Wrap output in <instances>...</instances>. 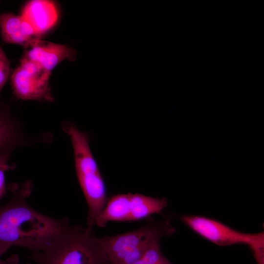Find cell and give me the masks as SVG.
Returning a JSON list of instances; mask_svg holds the SVG:
<instances>
[{"label":"cell","mask_w":264,"mask_h":264,"mask_svg":"<svg viewBox=\"0 0 264 264\" xmlns=\"http://www.w3.org/2000/svg\"><path fill=\"white\" fill-rule=\"evenodd\" d=\"M31 190L30 182L22 184L11 199L0 206V242L23 247L32 253L43 249L69 222L32 207L27 201Z\"/></svg>","instance_id":"6da1fadb"},{"label":"cell","mask_w":264,"mask_h":264,"mask_svg":"<svg viewBox=\"0 0 264 264\" xmlns=\"http://www.w3.org/2000/svg\"><path fill=\"white\" fill-rule=\"evenodd\" d=\"M37 264H111L92 231L69 223L42 250L31 253Z\"/></svg>","instance_id":"7a4b0ae2"},{"label":"cell","mask_w":264,"mask_h":264,"mask_svg":"<svg viewBox=\"0 0 264 264\" xmlns=\"http://www.w3.org/2000/svg\"><path fill=\"white\" fill-rule=\"evenodd\" d=\"M62 128L71 141L77 177L88 204L86 227L92 231L108 199L106 184L91 151L87 135L68 122H65Z\"/></svg>","instance_id":"3957f363"},{"label":"cell","mask_w":264,"mask_h":264,"mask_svg":"<svg viewBox=\"0 0 264 264\" xmlns=\"http://www.w3.org/2000/svg\"><path fill=\"white\" fill-rule=\"evenodd\" d=\"M175 230L170 220L164 219L124 233L99 238V241L111 264H132L153 243Z\"/></svg>","instance_id":"277c9868"},{"label":"cell","mask_w":264,"mask_h":264,"mask_svg":"<svg viewBox=\"0 0 264 264\" xmlns=\"http://www.w3.org/2000/svg\"><path fill=\"white\" fill-rule=\"evenodd\" d=\"M181 220L197 234L217 245H247L258 264H264L263 232L256 234L241 232L216 220L200 216H183Z\"/></svg>","instance_id":"5b68a950"},{"label":"cell","mask_w":264,"mask_h":264,"mask_svg":"<svg viewBox=\"0 0 264 264\" xmlns=\"http://www.w3.org/2000/svg\"><path fill=\"white\" fill-rule=\"evenodd\" d=\"M51 73L38 64L22 58L11 75L14 94L23 100L53 102L49 85Z\"/></svg>","instance_id":"8992f818"},{"label":"cell","mask_w":264,"mask_h":264,"mask_svg":"<svg viewBox=\"0 0 264 264\" xmlns=\"http://www.w3.org/2000/svg\"><path fill=\"white\" fill-rule=\"evenodd\" d=\"M24 48L22 58L34 62L50 72L62 61H73L76 57L73 48L41 39L34 40Z\"/></svg>","instance_id":"52a82bcc"},{"label":"cell","mask_w":264,"mask_h":264,"mask_svg":"<svg viewBox=\"0 0 264 264\" xmlns=\"http://www.w3.org/2000/svg\"><path fill=\"white\" fill-rule=\"evenodd\" d=\"M41 38L56 23L58 12L50 0H32L23 7L21 14Z\"/></svg>","instance_id":"ba28073f"},{"label":"cell","mask_w":264,"mask_h":264,"mask_svg":"<svg viewBox=\"0 0 264 264\" xmlns=\"http://www.w3.org/2000/svg\"><path fill=\"white\" fill-rule=\"evenodd\" d=\"M0 31L3 42L24 47L34 40L41 39L22 16L11 13L0 15Z\"/></svg>","instance_id":"9c48e42d"},{"label":"cell","mask_w":264,"mask_h":264,"mask_svg":"<svg viewBox=\"0 0 264 264\" xmlns=\"http://www.w3.org/2000/svg\"><path fill=\"white\" fill-rule=\"evenodd\" d=\"M130 211L131 193L112 196L97 217L95 225L103 227L109 221H129Z\"/></svg>","instance_id":"30bf717a"},{"label":"cell","mask_w":264,"mask_h":264,"mask_svg":"<svg viewBox=\"0 0 264 264\" xmlns=\"http://www.w3.org/2000/svg\"><path fill=\"white\" fill-rule=\"evenodd\" d=\"M168 205L164 198H156L141 194L131 193L129 221L139 220L161 213Z\"/></svg>","instance_id":"8fae6325"},{"label":"cell","mask_w":264,"mask_h":264,"mask_svg":"<svg viewBox=\"0 0 264 264\" xmlns=\"http://www.w3.org/2000/svg\"><path fill=\"white\" fill-rule=\"evenodd\" d=\"M26 143L16 121L6 108L0 109V151H11Z\"/></svg>","instance_id":"7c38bea8"},{"label":"cell","mask_w":264,"mask_h":264,"mask_svg":"<svg viewBox=\"0 0 264 264\" xmlns=\"http://www.w3.org/2000/svg\"><path fill=\"white\" fill-rule=\"evenodd\" d=\"M160 241L153 243L132 264H173L161 251Z\"/></svg>","instance_id":"4fadbf2b"},{"label":"cell","mask_w":264,"mask_h":264,"mask_svg":"<svg viewBox=\"0 0 264 264\" xmlns=\"http://www.w3.org/2000/svg\"><path fill=\"white\" fill-rule=\"evenodd\" d=\"M11 151H0V200L6 193L5 174L11 166L8 161Z\"/></svg>","instance_id":"5bb4252c"},{"label":"cell","mask_w":264,"mask_h":264,"mask_svg":"<svg viewBox=\"0 0 264 264\" xmlns=\"http://www.w3.org/2000/svg\"><path fill=\"white\" fill-rule=\"evenodd\" d=\"M10 73L9 61L0 46V93L2 88L9 78Z\"/></svg>","instance_id":"9a60e30c"},{"label":"cell","mask_w":264,"mask_h":264,"mask_svg":"<svg viewBox=\"0 0 264 264\" xmlns=\"http://www.w3.org/2000/svg\"><path fill=\"white\" fill-rule=\"evenodd\" d=\"M0 264H20L18 256L13 255L4 261H1Z\"/></svg>","instance_id":"2e32d148"},{"label":"cell","mask_w":264,"mask_h":264,"mask_svg":"<svg viewBox=\"0 0 264 264\" xmlns=\"http://www.w3.org/2000/svg\"><path fill=\"white\" fill-rule=\"evenodd\" d=\"M11 247L5 243L0 242V264L1 262L0 258L1 256Z\"/></svg>","instance_id":"e0dca14e"}]
</instances>
